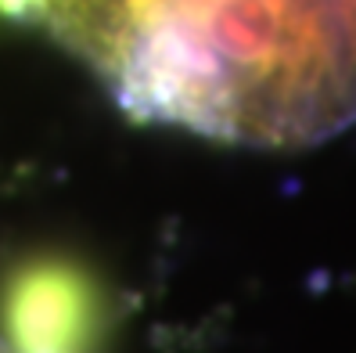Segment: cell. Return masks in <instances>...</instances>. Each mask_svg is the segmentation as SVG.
Segmentation results:
<instances>
[{"mask_svg": "<svg viewBox=\"0 0 356 353\" xmlns=\"http://www.w3.org/2000/svg\"><path fill=\"white\" fill-rule=\"evenodd\" d=\"M155 26L205 76L216 141L299 148L356 123L334 0H162Z\"/></svg>", "mask_w": 356, "mask_h": 353, "instance_id": "6da1fadb", "label": "cell"}, {"mask_svg": "<svg viewBox=\"0 0 356 353\" xmlns=\"http://www.w3.org/2000/svg\"><path fill=\"white\" fill-rule=\"evenodd\" d=\"M115 296L90 260L36 249L0 274V336L8 353H101Z\"/></svg>", "mask_w": 356, "mask_h": 353, "instance_id": "7a4b0ae2", "label": "cell"}, {"mask_svg": "<svg viewBox=\"0 0 356 353\" xmlns=\"http://www.w3.org/2000/svg\"><path fill=\"white\" fill-rule=\"evenodd\" d=\"M339 22L346 36V54H349V76H353V101H356V0H334Z\"/></svg>", "mask_w": 356, "mask_h": 353, "instance_id": "3957f363", "label": "cell"}, {"mask_svg": "<svg viewBox=\"0 0 356 353\" xmlns=\"http://www.w3.org/2000/svg\"><path fill=\"white\" fill-rule=\"evenodd\" d=\"M40 15V0H0V18H29Z\"/></svg>", "mask_w": 356, "mask_h": 353, "instance_id": "277c9868", "label": "cell"}]
</instances>
